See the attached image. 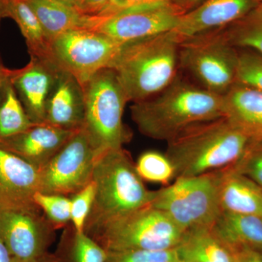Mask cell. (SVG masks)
Here are the masks:
<instances>
[{
	"label": "cell",
	"mask_w": 262,
	"mask_h": 262,
	"mask_svg": "<svg viewBox=\"0 0 262 262\" xmlns=\"http://www.w3.org/2000/svg\"><path fill=\"white\" fill-rule=\"evenodd\" d=\"M130 113L143 135L168 142L189 127L225 117L223 96L178 75L160 94L134 103Z\"/></svg>",
	"instance_id": "cell-1"
},
{
	"label": "cell",
	"mask_w": 262,
	"mask_h": 262,
	"mask_svg": "<svg viewBox=\"0 0 262 262\" xmlns=\"http://www.w3.org/2000/svg\"><path fill=\"white\" fill-rule=\"evenodd\" d=\"M167 144L165 154L177 178L232 166L261 143L223 117L189 127Z\"/></svg>",
	"instance_id": "cell-2"
},
{
	"label": "cell",
	"mask_w": 262,
	"mask_h": 262,
	"mask_svg": "<svg viewBox=\"0 0 262 262\" xmlns=\"http://www.w3.org/2000/svg\"><path fill=\"white\" fill-rule=\"evenodd\" d=\"M180 42L173 30L122 45L110 68L116 73L129 101L149 99L175 80Z\"/></svg>",
	"instance_id": "cell-3"
},
{
	"label": "cell",
	"mask_w": 262,
	"mask_h": 262,
	"mask_svg": "<svg viewBox=\"0 0 262 262\" xmlns=\"http://www.w3.org/2000/svg\"><path fill=\"white\" fill-rule=\"evenodd\" d=\"M93 182L96 192L84 232L149 206L153 192L146 187L125 149H114L100 155Z\"/></svg>",
	"instance_id": "cell-4"
},
{
	"label": "cell",
	"mask_w": 262,
	"mask_h": 262,
	"mask_svg": "<svg viewBox=\"0 0 262 262\" xmlns=\"http://www.w3.org/2000/svg\"><path fill=\"white\" fill-rule=\"evenodd\" d=\"M84 232L108 252L174 249L185 232L165 212L148 206Z\"/></svg>",
	"instance_id": "cell-5"
},
{
	"label": "cell",
	"mask_w": 262,
	"mask_h": 262,
	"mask_svg": "<svg viewBox=\"0 0 262 262\" xmlns=\"http://www.w3.org/2000/svg\"><path fill=\"white\" fill-rule=\"evenodd\" d=\"M84 128L101 153L122 149L131 133L122 121L128 99L115 71L103 69L83 88Z\"/></svg>",
	"instance_id": "cell-6"
},
{
	"label": "cell",
	"mask_w": 262,
	"mask_h": 262,
	"mask_svg": "<svg viewBox=\"0 0 262 262\" xmlns=\"http://www.w3.org/2000/svg\"><path fill=\"white\" fill-rule=\"evenodd\" d=\"M150 206L165 212L184 232L209 228L222 208L218 170L193 177H180L153 192Z\"/></svg>",
	"instance_id": "cell-7"
},
{
	"label": "cell",
	"mask_w": 262,
	"mask_h": 262,
	"mask_svg": "<svg viewBox=\"0 0 262 262\" xmlns=\"http://www.w3.org/2000/svg\"><path fill=\"white\" fill-rule=\"evenodd\" d=\"M179 61V67L213 94L224 96L237 82L239 50L227 40L223 29L181 38Z\"/></svg>",
	"instance_id": "cell-8"
},
{
	"label": "cell",
	"mask_w": 262,
	"mask_h": 262,
	"mask_svg": "<svg viewBox=\"0 0 262 262\" xmlns=\"http://www.w3.org/2000/svg\"><path fill=\"white\" fill-rule=\"evenodd\" d=\"M122 45L92 29H73L52 41L51 57L83 88L99 71L110 68Z\"/></svg>",
	"instance_id": "cell-9"
},
{
	"label": "cell",
	"mask_w": 262,
	"mask_h": 262,
	"mask_svg": "<svg viewBox=\"0 0 262 262\" xmlns=\"http://www.w3.org/2000/svg\"><path fill=\"white\" fill-rule=\"evenodd\" d=\"M101 154L82 127L39 170V192L75 195L92 182L95 165Z\"/></svg>",
	"instance_id": "cell-10"
},
{
	"label": "cell",
	"mask_w": 262,
	"mask_h": 262,
	"mask_svg": "<svg viewBox=\"0 0 262 262\" xmlns=\"http://www.w3.org/2000/svg\"><path fill=\"white\" fill-rule=\"evenodd\" d=\"M56 231L39 207L0 206V239L17 262H41L47 258Z\"/></svg>",
	"instance_id": "cell-11"
},
{
	"label": "cell",
	"mask_w": 262,
	"mask_h": 262,
	"mask_svg": "<svg viewBox=\"0 0 262 262\" xmlns=\"http://www.w3.org/2000/svg\"><path fill=\"white\" fill-rule=\"evenodd\" d=\"M184 12L172 3L139 7L106 17H89V29L125 43L173 31Z\"/></svg>",
	"instance_id": "cell-12"
},
{
	"label": "cell",
	"mask_w": 262,
	"mask_h": 262,
	"mask_svg": "<svg viewBox=\"0 0 262 262\" xmlns=\"http://www.w3.org/2000/svg\"><path fill=\"white\" fill-rule=\"evenodd\" d=\"M61 69L50 59L31 57L23 68L11 70L10 79L34 123H44L48 96Z\"/></svg>",
	"instance_id": "cell-13"
},
{
	"label": "cell",
	"mask_w": 262,
	"mask_h": 262,
	"mask_svg": "<svg viewBox=\"0 0 262 262\" xmlns=\"http://www.w3.org/2000/svg\"><path fill=\"white\" fill-rule=\"evenodd\" d=\"M39 191V169L0 145V206L35 208Z\"/></svg>",
	"instance_id": "cell-14"
},
{
	"label": "cell",
	"mask_w": 262,
	"mask_h": 262,
	"mask_svg": "<svg viewBox=\"0 0 262 262\" xmlns=\"http://www.w3.org/2000/svg\"><path fill=\"white\" fill-rule=\"evenodd\" d=\"M262 0H206L182 15L174 32L187 38L220 30L244 18Z\"/></svg>",
	"instance_id": "cell-15"
},
{
	"label": "cell",
	"mask_w": 262,
	"mask_h": 262,
	"mask_svg": "<svg viewBox=\"0 0 262 262\" xmlns=\"http://www.w3.org/2000/svg\"><path fill=\"white\" fill-rule=\"evenodd\" d=\"M79 130H67L46 122L35 124L24 132L0 139V145L40 170Z\"/></svg>",
	"instance_id": "cell-16"
},
{
	"label": "cell",
	"mask_w": 262,
	"mask_h": 262,
	"mask_svg": "<svg viewBox=\"0 0 262 262\" xmlns=\"http://www.w3.org/2000/svg\"><path fill=\"white\" fill-rule=\"evenodd\" d=\"M45 122L67 130H77L84 126L83 89L65 71H60L48 96Z\"/></svg>",
	"instance_id": "cell-17"
},
{
	"label": "cell",
	"mask_w": 262,
	"mask_h": 262,
	"mask_svg": "<svg viewBox=\"0 0 262 262\" xmlns=\"http://www.w3.org/2000/svg\"><path fill=\"white\" fill-rule=\"evenodd\" d=\"M224 115L232 125L262 143V91L235 83L223 96Z\"/></svg>",
	"instance_id": "cell-18"
},
{
	"label": "cell",
	"mask_w": 262,
	"mask_h": 262,
	"mask_svg": "<svg viewBox=\"0 0 262 262\" xmlns=\"http://www.w3.org/2000/svg\"><path fill=\"white\" fill-rule=\"evenodd\" d=\"M218 172L222 211L262 217V188L231 166Z\"/></svg>",
	"instance_id": "cell-19"
},
{
	"label": "cell",
	"mask_w": 262,
	"mask_h": 262,
	"mask_svg": "<svg viewBox=\"0 0 262 262\" xmlns=\"http://www.w3.org/2000/svg\"><path fill=\"white\" fill-rule=\"evenodd\" d=\"M211 231L230 252L247 248L262 252V217L222 211Z\"/></svg>",
	"instance_id": "cell-20"
},
{
	"label": "cell",
	"mask_w": 262,
	"mask_h": 262,
	"mask_svg": "<svg viewBox=\"0 0 262 262\" xmlns=\"http://www.w3.org/2000/svg\"><path fill=\"white\" fill-rule=\"evenodd\" d=\"M37 15L46 37L52 42L58 36L77 29H89V17L75 7L58 0H27Z\"/></svg>",
	"instance_id": "cell-21"
},
{
	"label": "cell",
	"mask_w": 262,
	"mask_h": 262,
	"mask_svg": "<svg viewBox=\"0 0 262 262\" xmlns=\"http://www.w3.org/2000/svg\"><path fill=\"white\" fill-rule=\"evenodd\" d=\"M3 3L4 18L13 19L18 26L30 56L53 61L51 42L27 0H3Z\"/></svg>",
	"instance_id": "cell-22"
},
{
	"label": "cell",
	"mask_w": 262,
	"mask_h": 262,
	"mask_svg": "<svg viewBox=\"0 0 262 262\" xmlns=\"http://www.w3.org/2000/svg\"><path fill=\"white\" fill-rule=\"evenodd\" d=\"M175 249L179 262H230L232 256L211 228L186 231Z\"/></svg>",
	"instance_id": "cell-23"
},
{
	"label": "cell",
	"mask_w": 262,
	"mask_h": 262,
	"mask_svg": "<svg viewBox=\"0 0 262 262\" xmlns=\"http://www.w3.org/2000/svg\"><path fill=\"white\" fill-rule=\"evenodd\" d=\"M56 262H105L107 252L84 232L72 224L65 227L56 251Z\"/></svg>",
	"instance_id": "cell-24"
},
{
	"label": "cell",
	"mask_w": 262,
	"mask_h": 262,
	"mask_svg": "<svg viewBox=\"0 0 262 262\" xmlns=\"http://www.w3.org/2000/svg\"><path fill=\"white\" fill-rule=\"evenodd\" d=\"M34 125L9 77L0 92V139L17 135Z\"/></svg>",
	"instance_id": "cell-25"
},
{
	"label": "cell",
	"mask_w": 262,
	"mask_h": 262,
	"mask_svg": "<svg viewBox=\"0 0 262 262\" xmlns=\"http://www.w3.org/2000/svg\"><path fill=\"white\" fill-rule=\"evenodd\" d=\"M223 32L234 48L262 55V3L244 18L223 29Z\"/></svg>",
	"instance_id": "cell-26"
},
{
	"label": "cell",
	"mask_w": 262,
	"mask_h": 262,
	"mask_svg": "<svg viewBox=\"0 0 262 262\" xmlns=\"http://www.w3.org/2000/svg\"><path fill=\"white\" fill-rule=\"evenodd\" d=\"M135 165L143 180L167 186L176 179L173 164L165 154L159 151H145L139 156Z\"/></svg>",
	"instance_id": "cell-27"
},
{
	"label": "cell",
	"mask_w": 262,
	"mask_h": 262,
	"mask_svg": "<svg viewBox=\"0 0 262 262\" xmlns=\"http://www.w3.org/2000/svg\"><path fill=\"white\" fill-rule=\"evenodd\" d=\"M34 202L56 230L64 229L71 223V199L69 196L37 192Z\"/></svg>",
	"instance_id": "cell-28"
},
{
	"label": "cell",
	"mask_w": 262,
	"mask_h": 262,
	"mask_svg": "<svg viewBox=\"0 0 262 262\" xmlns=\"http://www.w3.org/2000/svg\"><path fill=\"white\" fill-rule=\"evenodd\" d=\"M239 50L236 83L262 91V55L248 49Z\"/></svg>",
	"instance_id": "cell-29"
},
{
	"label": "cell",
	"mask_w": 262,
	"mask_h": 262,
	"mask_svg": "<svg viewBox=\"0 0 262 262\" xmlns=\"http://www.w3.org/2000/svg\"><path fill=\"white\" fill-rule=\"evenodd\" d=\"M105 262H179L175 248L167 251H108Z\"/></svg>",
	"instance_id": "cell-30"
},
{
	"label": "cell",
	"mask_w": 262,
	"mask_h": 262,
	"mask_svg": "<svg viewBox=\"0 0 262 262\" xmlns=\"http://www.w3.org/2000/svg\"><path fill=\"white\" fill-rule=\"evenodd\" d=\"M95 192L96 187L92 181L84 189L70 198L71 224L77 232H84L86 221L94 203Z\"/></svg>",
	"instance_id": "cell-31"
},
{
	"label": "cell",
	"mask_w": 262,
	"mask_h": 262,
	"mask_svg": "<svg viewBox=\"0 0 262 262\" xmlns=\"http://www.w3.org/2000/svg\"><path fill=\"white\" fill-rule=\"evenodd\" d=\"M232 168L262 188V143L252 148Z\"/></svg>",
	"instance_id": "cell-32"
},
{
	"label": "cell",
	"mask_w": 262,
	"mask_h": 262,
	"mask_svg": "<svg viewBox=\"0 0 262 262\" xmlns=\"http://www.w3.org/2000/svg\"><path fill=\"white\" fill-rule=\"evenodd\" d=\"M168 3H172V0H110L106 9L96 17H106L131 8Z\"/></svg>",
	"instance_id": "cell-33"
},
{
	"label": "cell",
	"mask_w": 262,
	"mask_h": 262,
	"mask_svg": "<svg viewBox=\"0 0 262 262\" xmlns=\"http://www.w3.org/2000/svg\"><path fill=\"white\" fill-rule=\"evenodd\" d=\"M110 3V0H76L75 8L84 16H97L106 9Z\"/></svg>",
	"instance_id": "cell-34"
},
{
	"label": "cell",
	"mask_w": 262,
	"mask_h": 262,
	"mask_svg": "<svg viewBox=\"0 0 262 262\" xmlns=\"http://www.w3.org/2000/svg\"><path fill=\"white\" fill-rule=\"evenodd\" d=\"M234 252L237 253L243 262H262L261 253L254 250L244 248Z\"/></svg>",
	"instance_id": "cell-35"
},
{
	"label": "cell",
	"mask_w": 262,
	"mask_h": 262,
	"mask_svg": "<svg viewBox=\"0 0 262 262\" xmlns=\"http://www.w3.org/2000/svg\"><path fill=\"white\" fill-rule=\"evenodd\" d=\"M206 0H172V3L184 12V14L195 9Z\"/></svg>",
	"instance_id": "cell-36"
},
{
	"label": "cell",
	"mask_w": 262,
	"mask_h": 262,
	"mask_svg": "<svg viewBox=\"0 0 262 262\" xmlns=\"http://www.w3.org/2000/svg\"><path fill=\"white\" fill-rule=\"evenodd\" d=\"M0 262H17L10 254L8 248L0 239Z\"/></svg>",
	"instance_id": "cell-37"
},
{
	"label": "cell",
	"mask_w": 262,
	"mask_h": 262,
	"mask_svg": "<svg viewBox=\"0 0 262 262\" xmlns=\"http://www.w3.org/2000/svg\"><path fill=\"white\" fill-rule=\"evenodd\" d=\"M10 73H11V70L5 67L3 61H2L1 58H0V92H1L3 84L9 78Z\"/></svg>",
	"instance_id": "cell-38"
},
{
	"label": "cell",
	"mask_w": 262,
	"mask_h": 262,
	"mask_svg": "<svg viewBox=\"0 0 262 262\" xmlns=\"http://www.w3.org/2000/svg\"><path fill=\"white\" fill-rule=\"evenodd\" d=\"M232 253V256H231V261L230 262H243L241 261V258L239 257L238 255H237V253L235 252H231Z\"/></svg>",
	"instance_id": "cell-39"
},
{
	"label": "cell",
	"mask_w": 262,
	"mask_h": 262,
	"mask_svg": "<svg viewBox=\"0 0 262 262\" xmlns=\"http://www.w3.org/2000/svg\"><path fill=\"white\" fill-rule=\"evenodd\" d=\"M4 18V3L3 0H0V22Z\"/></svg>",
	"instance_id": "cell-40"
},
{
	"label": "cell",
	"mask_w": 262,
	"mask_h": 262,
	"mask_svg": "<svg viewBox=\"0 0 262 262\" xmlns=\"http://www.w3.org/2000/svg\"><path fill=\"white\" fill-rule=\"evenodd\" d=\"M41 262H56V258L55 257L54 253H51V254L46 259Z\"/></svg>",
	"instance_id": "cell-41"
},
{
	"label": "cell",
	"mask_w": 262,
	"mask_h": 262,
	"mask_svg": "<svg viewBox=\"0 0 262 262\" xmlns=\"http://www.w3.org/2000/svg\"><path fill=\"white\" fill-rule=\"evenodd\" d=\"M65 4L70 5V6L75 7L76 0H58Z\"/></svg>",
	"instance_id": "cell-42"
},
{
	"label": "cell",
	"mask_w": 262,
	"mask_h": 262,
	"mask_svg": "<svg viewBox=\"0 0 262 262\" xmlns=\"http://www.w3.org/2000/svg\"><path fill=\"white\" fill-rule=\"evenodd\" d=\"M261 253V256H262V252H261V253Z\"/></svg>",
	"instance_id": "cell-43"
}]
</instances>
